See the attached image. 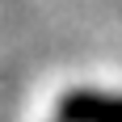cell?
<instances>
[{
	"label": "cell",
	"mask_w": 122,
	"mask_h": 122,
	"mask_svg": "<svg viewBox=\"0 0 122 122\" xmlns=\"http://www.w3.org/2000/svg\"><path fill=\"white\" fill-rule=\"evenodd\" d=\"M59 122H122V97L105 93H67L59 101Z\"/></svg>",
	"instance_id": "obj_1"
}]
</instances>
